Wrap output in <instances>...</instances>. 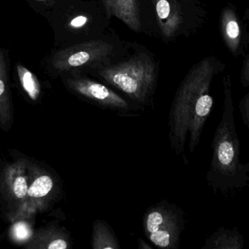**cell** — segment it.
Segmentation results:
<instances>
[{"instance_id": "6da1fadb", "label": "cell", "mask_w": 249, "mask_h": 249, "mask_svg": "<svg viewBox=\"0 0 249 249\" xmlns=\"http://www.w3.org/2000/svg\"><path fill=\"white\" fill-rule=\"evenodd\" d=\"M225 68L216 56L203 58L189 69L175 94L169 113L168 138L172 151L186 165L189 163L185 151L191 116L211 113L214 106L211 85Z\"/></svg>"}, {"instance_id": "7a4b0ae2", "label": "cell", "mask_w": 249, "mask_h": 249, "mask_svg": "<svg viewBox=\"0 0 249 249\" xmlns=\"http://www.w3.org/2000/svg\"><path fill=\"white\" fill-rule=\"evenodd\" d=\"M83 72L107 84L144 110L154 108L160 62L145 46L125 41L124 50L116 60Z\"/></svg>"}, {"instance_id": "3957f363", "label": "cell", "mask_w": 249, "mask_h": 249, "mask_svg": "<svg viewBox=\"0 0 249 249\" xmlns=\"http://www.w3.org/2000/svg\"><path fill=\"white\" fill-rule=\"evenodd\" d=\"M222 81V117L211 144L212 160L206 181L214 194L227 195L249 186V162L243 164L240 160V141L234 122L230 75H224Z\"/></svg>"}, {"instance_id": "277c9868", "label": "cell", "mask_w": 249, "mask_h": 249, "mask_svg": "<svg viewBox=\"0 0 249 249\" xmlns=\"http://www.w3.org/2000/svg\"><path fill=\"white\" fill-rule=\"evenodd\" d=\"M124 42L110 27L100 37L75 43L56 52L50 64L56 72L71 73L101 68L122 55L124 50Z\"/></svg>"}, {"instance_id": "5b68a950", "label": "cell", "mask_w": 249, "mask_h": 249, "mask_svg": "<svg viewBox=\"0 0 249 249\" xmlns=\"http://www.w3.org/2000/svg\"><path fill=\"white\" fill-rule=\"evenodd\" d=\"M157 39L168 44L201 31L208 13L201 0H152Z\"/></svg>"}, {"instance_id": "8992f818", "label": "cell", "mask_w": 249, "mask_h": 249, "mask_svg": "<svg viewBox=\"0 0 249 249\" xmlns=\"http://www.w3.org/2000/svg\"><path fill=\"white\" fill-rule=\"evenodd\" d=\"M142 225L144 234L154 247L178 249L186 227L185 212L176 204L163 199L147 208Z\"/></svg>"}, {"instance_id": "52a82bcc", "label": "cell", "mask_w": 249, "mask_h": 249, "mask_svg": "<svg viewBox=\"0 0 249 249\" xmlns=\"http://www.w3.org/2000/svg\"><path fill=\"white\" fill-rule=\"evenodd\" d=\"M68 88L80 97L116 116L124 118L140 117L145 113L141 106L113 89L107 84L89 77L83 71L72 72L66 79Z\"/></svg>"}, {"instance_id": "ba28073f", "label": "cell", "mask_w": 249, "mask_h": 249, "mask_svg": "<svg viewBox=\"0 0 249 249\" xmlns=\"http://www.w3.org/2000/svg\"><path fill=\"white\" fill-rule=\"evenodd\" d=\"M110 18L122 21L131 31L157 39L152 0H98Z\"/></svg>"}, {"instance_id": "9c48e42d", "label": "cell", "mask_w": 249, "mask_h": 249, "mask_svg": "<svg viewBox=\"0 0 249 249\" xmlns=\"http://www.w3.org/2000/svg\"><path fill=\"white\" fill-rule=\"evenodd\" d=\"M219 31L226 48L233 56L244 57L249 53L247 23L242 19L234 4L228 2L221 9Z\"/></svg>"}, {"instance_id": "30bf717a", "label": "cell", "mask_w": 249, "mask_h": 249, "mask_svg": "<svg viewBox=\"0 0 249 249\" xmlns=\"http://www.w3.org/2000/svg\"><path fill=\"white\" fill-rule=\"evenodd\" d=\"M30 183L25 200L19 211L13 217V221L30 217L32 214L43 208L45 202L53 192L54 182L46 173H43L36 165L29 164Z\"/></svg>"}, {"instance_id": "8fae6325", "label": "cell", "mask_w": 249, "mask_h": 249, "mask_svg": "<svg viewBox=\"0 0 249 249\" xmlns=\"http://www.w3.org/2000/svg\"><path fill=\"white\" fill-rule=\"evenodd\" d=\"M29 183L30 173L29 163L27 161L19 160L11 164L7 168L4 175V186L7 192V196L17 206L14 215L24 204L28 190Z\"/></svg>"}, {"instance_id": "7c38bea8", "label": "cell", "mask_w": 249, "mask_h": 249, "mask_svg": "<svg viewBox=\"0 0 249 249\" xmlns=\"http://www.w3.org/2000/svg\"><path fill=\"white\" fill-rule=\"evenodd\" d=\"M14 116L8 84V65L6 55L0 49V128L8 131L12 126Z\"/></svg>"}, {"instance_id": "4fadbf2b", "label": "cell", "mask_w": 249, "mask_h": 249, "mask_svg": "<svg viewBox=\"0 0 249 249\" xmlns=\"http://www.w3.org/2000/svg\"><path fill=\"white\" fill-rule=\"evenodd\" d=\"M71 247L65 232L54 227L37 230L26 243L29 249H67Z\"/></svg>"}, {"instance_id": "5bb4252c", "label": "cell", "mask_w": 249, "mask_h": 249, "mask_svg": "<svg viewBox=\"0 0 249 249\" xmlns=\"http://www.w3.org/2000/svg\"><path fill=\"white\" fill-rule=\"evenodd\" d=\"M244 244L243 236L237 227L232 230L221 227L206 238L202 249H242Z\"/></svg>"}, {"instance_id": "9a60e30c", "label": "cell", "mask_w": 249, "mask_h": 249, "mask_svg": "<svg viewBox=\"0 0 249 249\" xmlns=\"http://www.w3.org/2000/svg\"><path fill=\"white\" fill-rule=\"evenodd\" d=\"M91 248L93 249H119L120 243L110 224L105 220L93 223Z\"/></svg>"}, {"instance_id": "2e32d148", "label": "cell", "mask_w": 249, "mask_h": 249, "mask_svg": "<svg viewBox=\"0 0 249 249\" xmlns=\"http://www.w3.org/2000/svg\"><path fill=\"white\" fill-rule=\"evenodd\" d=\"M17 70L20 82L24 91L33 101L38 100L41 89L37 77L23 65H17Z\"/></svg>"}, {"instance_id": "e0dca14e", "label": "cell", "mask_w": 249, "mask_h": 249, "mask_svg": "<svg viewBox=\"0 0 249 249\" xmlns=\"http://www.w3.org/2000/svg\"><path fill=\"white\" fill-rule=\"evenodd\" d=\"M15 221H17V224L11 229V237L16 241L27 243L33 234L31 227L27 223L21 219Z\"/></svg>"}, {"instance_id": "ac0fdd59", "label": "cell", "mask_w": 249, "mask_h": 249, "mask_svg": "<svg viewBox=\"0 0 249 249\" xmlns=\"http://www.w3.org/2000/svg\"><path fill=\"white\" fill-rule=\"evenodd\" d=\"M238 107L243 124L249 129V92L241 99Z\"/></svg>"}, {"instance_id": "d6986e66", "label": "cell", "mask_w": 249, "mask_h": 249, "mask_svg": "<svg viewBox=\"0 0 249 249\" xmlns=\"http://www.w3.org/2000/svg\"><path fill=\"white\" fill-rule=\"evenodd\" d=\"M243 58V64L240 69V83L244 88L249 87V53Z\"/></svg>"}, {"instance_id": "ffe728a7", "label": "cell", "mask_w": 249, "mask_h": 249, "mask_svg": "<svg viewBox=\"0 0 249 249\" xmlns=\"http://www.w3.org/2000/svg\"><path fill=\"white\" fill-rule=\"evenodd\" d=\"M138 249H152L153 246L150 245L149 243H147L146 241L142 238L138 239Z\"/></svg>"}, {"instance_id": "44dd1931", "label": "cell", "mask_w": 249, "mask_h": 249, "mask_svg": "<svg viewBox=\"0 0 249 249\" xmlns=\"http://www.w3.org/2000/svg\"><path fill=\"white\" fill-rule=\"evenodd\" d=\"M36 1H39V2H47V1H50V0H36Z\"/></svg>"}]
</instances>
